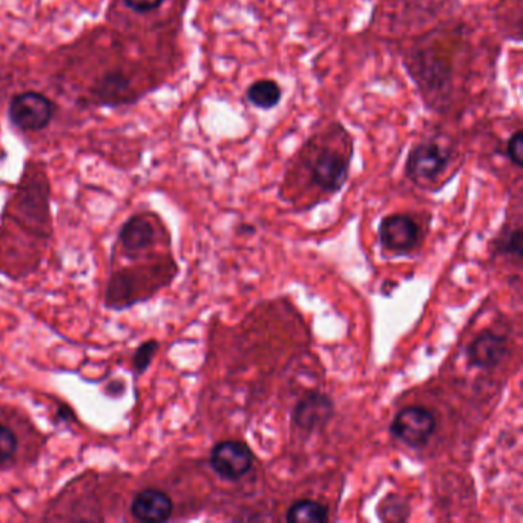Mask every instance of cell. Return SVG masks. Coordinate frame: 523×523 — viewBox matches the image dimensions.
<instances>
[{
	"instance_id": "obj_1",
	"label": "cell",
	"mask_w": 523,
	"mask_h": 523,
	"mask_svg": "<svg viewBox=\"0 0 523 523\" xmlns=\"http://www.w3.org/2000/svg\"><path fill=\"white\" fill-rule=\"evenodd\" d=\"M436 430V418L421 405L402 408L393 419L390 433L408 447H424Z\"/></svg>"
},
{
	"instance_id": "obj_2",
	"label": "cell",
	"mask_w": 523,
	"mask_h": 523,
	"mask_svg": "<svg viewBox=\"0 0 523 523\" xmlns=\"http://www.w3.org/2000/svg\"><path fill=\"white\" fill-rule=\"evenodd\" d=\"M254 461V453L244 442L223 441L212 448V470L224 481H240L252 470Z\"/></svg>"
},
{
	"instance_id": "obj_3",
	"label": "cell",
	"mask_w": 523,
	"mask_h": 523,
	"mask_svg": "<svg viewBox=\"0 0 523 523\" xmlns=\"http://www.w3.org/2000/svg\"><path fill=\"white\" fill-rule=\"evenodd\" d=\"M54 106L43 94H17L10 105L11 122L27 131L45 128L53 117Z\"/></svg>"
},
{
	"instance_id": "obj_4",
	"label": "cell",
	"mask_w": 523,
	"mask_h": 523,
	"mask_svg": "<svg viewBox=\"0 0 523 523\" xmlns=\"http://www.w3.org/2000/svg\"><path fill=\"white\" fill-rule=\"evenodd\" d=\"M349 158L336 149L326 148L318 152L310 165L313 181L327 192L343 188L349 178Z\"/></svg>"
},
{
	"instance_id": "obj_5",
	"label": "cell",
	"mask_w": 523,
	"mask_h": 523,
	"mask_svg": "<svg viewBox=\"0 0 523 523\" xmlns=\"http://www.w3.org/2000/svg\"><path fill=\"white\" fill-rule=\"evenodd\" d=\"M378 234L379 243L384 249L404 254L418 243L419 227L408 215L393 214L381 221Z\"/></svg>"
},
{
	"instance_id": "obj_6",
	"label": "cell",
	"mask_w": 523,
	"mask_h": 523,
	"mask_svg": "<svg viewBox=\"0 0 523 523\" xmlns=\"http://www.w3.org/2000/svg\"><path fill=\"white\" fill-rule=\"evenodd\" d=\"M448 152L438 143H421L410 151L407 158V175L413 181L435 180L447 166Z\"/></svg>"
},
{
	"instance_id": "obj_7",
	"label": "cell",
	"mask_w": 523,
	"mask_h": 523,
	"mask_svg": "<svg viewBox=\"0 0 523 523\" xmlns=\"http://www.w3.org/2000/svg\"><path fill=\"white\" fill-rule=\"evenodd\" d=\"M335 415V404L326 393L312 392L300 399L293 408L292 419L301 430H321Z\"/></svg>"
},
{
	"instance_id": "obj_8",
	"label": "cell",
	"mask_w": 523,
	"mask_h": 523,
	"mask_svg": "<svg viewBox=\"0 0 523 523\" xmlns=\"http://www.w3.org/2000/svg\"><path fill=\"white\" fill-rule=\"evenodd\" d=\"M507 355V339L497 333L482 332L471 341L467 349L468 361L477 369H494Z\"/></svg>"
},
{
	"instance_id": "obj_9",
	"label": "cell",
	"mask_w": 523,
	"mask_h": 523,
	"mask_svg": "<svg viewBox=\"0 0 523 523\" xmlns=\"http://www.w3.org/2000/svg\"><path fill=\"white\" fill-rule=\"evenodd\" d=\"M174 502L165 491L143 490L132 500L131 513L140 522H165L172 516Z\"/></svg>"
},
{
	"instance_id": "obj_10",
	"label": "cell",
	"mask_w": 523,
	"mask_h": 523,
	"mask_svg": "<svg viewBox=\"0 0 523 523\" xmlns=\"http://www.w3.org/2000/svg\"><path fill=\"white\" fill-rule=\"evenodd\" d=\"M154 229L145 217H134L125 224L122 231V243L128 252H139L151 244Z\"/></svg>"
},
{
	"instance_id": "obj_11",
	"label": "cell",
	"mask_w": 523,
	"mask_h": 523,
	"mask_svg": "<svg viewBox=\"0 0 523 523\" xmlns=\"http://www.w3.org/2000/svg\"><path fill=\"white\" fill-rule=\"evenodd\" d=\"M286 520L290 523H324L329 520V510L316 500H297L287 510Z\"/></svg>"
},
{
	"instance_id": "obj_12",
	"label": "cell",
	"mask_w": 523,
	"mask_h": 523,
	"mask_svg": "<svg viewBox=\"0 0 523 523\" xmlns=\"http://www.w3.org/2000/svg\"><path fill=\"white\" fill-rule=\"evenodd\" d=\"M247 99L260 109L275 108L281 100L280 85L274 80H258L247 89Z\"/></svg>"
},
{
	"instance_id": "obj_13",
	"label": "cell",
	"mask_w": 523,
	"mask_h": 523,
	"mask_svg": "<svg viewBox=\"0 0 523 523\" xmlns=\"http://www.w3.org/2000/svg\"><path fill=\"white\" fill-rule=\"evenodd\" d=\"M408 514H410L408 505L396 496L385 497L379 508V516L382 520H398L399 522V520L407 519Z\"/></svg>"
},
{
	"instance_id": "obj_14",
	"label": "cell",
	"mask_w": 523,
	"mask_h": 523,
	"mask_svg": "<svg viewBox=\"0 0 523 523\" xmlns=\"http://www.w3.org/2000/svg\"><path fill=\"white\" fill-rule=\"evenodd\" d=\"M17 436L10 427L0 424V465L13 461L17 451Z\"/></svg>"
},
{
	"instance_id": "obj_15",
	"label": "cell",
	"mask_w": 523,
	"mask_h": 523,
	"mask_svg": "<svg viewBox=\"0 0 523 523\" xmlns=\"http://www.w3.org/2000/svg\"><path fill=\"white\" fill-rule=\"evenodd\" d=\"M507 155L514 165L522 168L523 166V134L522 131L514 132L507 143Z\"/></svg>"
},
{
	"instance_id": "obj_16",
	"label": "cell",
	"mask_w": 523,
	"mask_h": 523,
	"mask_svg": "<svg viewBox=\"0 0 523 523\" xmlns=\"http://www.w3.org/2000/svg\"><path fill=\"white\" fill-rule=\"evenodd\" d=\"M157 349L158 343H155V341H149V343L143 344V346L137 350V355H135V369L139 370V372H143V370L151 364L152 358H154Z\"/></svg>"
},
{
	"instance_id": "obj_17",
	"label": "cell",
	"mask_w": 523,
	"mask_h": 523,
	"mask_svg": "<svg viewBox=\"0 0 523 523\" xmlns=\"http://www.w3.org/2000/svg\"><path fill=\"white\" fill-rule=\"evenodd\" d=\"M504 250L507 254H514L519 258L522 257V231L520 229L511 232L510 237L505 240Z\"/></svg>"
},
{
	"instance_id": "obj_18",
	"label": "cell",
	"mask_w": 523,
	"mask_h": 523,
	"mask_svg": "<svg viewBox=\"0 0 523 523\" xmlns=\"http://www.w3.org/2000/svg\"><path fill=\"white\" fill-rule=\"evenodd\" d=\"M125 2L132 10L142 11V13L155 10L163 4V0H125Z\"/></svg>"
}]
</instances>
